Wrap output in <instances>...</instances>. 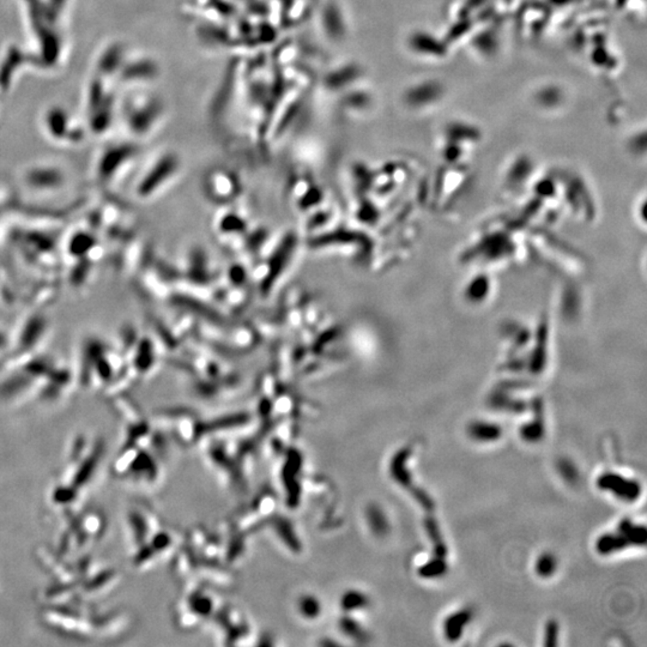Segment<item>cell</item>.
<instances>
[{
	"mask_svg": "<svg viewBox=\"0 0 647 647\" xmlns=\"http://www.w3.org/2000/svg\"><path fill=\"white\" fill-rule=\"evenodd\" d=\"M598 483L608 489L615 491L616 493H619L617 496H620L621 498L626 500L636 499V496H639V487L636 486V483L629 482V481L627 482V481L622 480L621 477L612 476V474L602 477Z\"/></svg>",
	"mask_w": 647,
	"mask_h": 647,
	"instance_id": "4",
	"label": "cell"
},
{
	"mask_svg": "<svg viewBox=\"0 0 647 647\" xmlns=\"http://www.w3.org/2000/svg\"><path fill=\"white\" fill-rule=\"evenodd\" d=\"M178 169L179 161L174 155L168 154L152 167L151 172L145 176L144 180L138 183L137 193L141 195V198H148V195H151L154 192L157 191L159 186L166 180L171 179V176H174Z\"/></svg>",
	"mask_w": 647,
	"mask_h": 647,
	"instance_id": "1",
	"label": "cell"
},
{
	"mask_svg": "<svg viewBox=\"0 0 647 647\" xmlns=\"http://www.w3.org/2000/svg\"><path fill=\"white\" fill-rule=\"evenodd\" d=\"M362 77V70L354 63L343 64L328 71L324 76V88L332 94H343L344 91L355 86Z\"/></svg>",
	"mask_w": 647,
	"mask_h": 647,
	"instance_id": "3",
	"label": "cell"
},
{
	"mask_svg": "<svg viewBox=\"0 0 647 647\" xmlns=\"http://www.w3.org/2000/svg\"><path fill=\"white\" fill-rule=\"evenodd\" d=\"M556 631H558V627L556 624L554 622H550L549 626H548V633H546V645H554L555 643V639H556Z\"/></svg>",
	"mask_w": 647,
	"mask_h": 647,
	"instance_id": "7",
	"label": "cell"
},
{
	"mask_svg": "<svg viewBox=\"0 0 647 647\" xmlns=\"http://www.w3.org/2000/svg\"><path fill=\"white\" fill-rule=\"evenodd\" d=\"M320 25L323 28L324 35L333 42L343 41L349 33L343 10L340 4L331 0L324 5L320 13Z\"/></svg>",
	"mask_w": 647,
	"mask_h": 647,
	"instance_id": "2",
	"label": "cell"
},
{
	"mask_svg": "<svg viewBox=\"0 0 647 647\" xmlns=\"http://www.w3.org/2000/svg\"><path fill=\"white\" fill-rule=\"evenodd\" d=\"M555 565H556V562L554 560L553 556L543 555L542 558L538 560L537 567H536V568H537V572L539 576L548 577V576L553 573L554 569H555Z\"/></svg>",
	"mask_w": 647,
	"mask_h": 647,
	"instance_id": "6",
	"label": "cell"
},
{
	"mask_svg": "<svg viewBox=\"0 0 647 647\" xmlns=\"http://www.w3.org/2000/svg\"><path fill=\"white\" fill-rule=\"evenodd\" d=\"M470 430H471L472 437L481 441L496 440V437H499L501 434V429L496 425H474Z\"/></svg>",
	"mask_w": 647,
	"mask_h": 647,
	"instance_id": "5",
	"label": "cell"
}]
</instances>
